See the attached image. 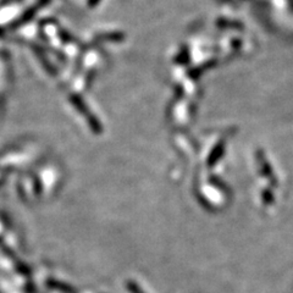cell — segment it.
<instances>
[{
    "instance_id": "cell-4",
    "label": "cell",
    "mask_w": 293,
    "mask_h": 293,
    "mask_svg": "<svg viewBox=\"0 0 293 293\" xmlns=\"http://www.w3.org/2000/svg\"><path fill=\"white\" fill-rule=\"evenodd\" d=\"M210 182H212L213 185H215V186H217L218 188H220L221 191H227V187H226V185H224V182L221 181V180H219L218 177H215V176H212V177H210Z\"/></svg>"
},
{
    "instance_id": "cell-1",
    "label": "cell",
    "mask_w": 293,
    "mask_h": 293,
    "mask_svg": "<svg viewBox=\"0 0 293 293\" xmlns=\"http://www.w3.org/2000/svg\"><path fill=\"white\" fill-rule=\"evenodd\" d=\"M258 161H259V165H260V170H262V174L264 175V177L270 181V183L274 187H276L277 186V180L276 177H275V174L272 173L270 165H269V162L266 161V159L264 158V155H263L262 153L258 154Z\"/></svg>"
},
{
    "instance_id": "cell-2",
    "label": "cell",
    "mask_w": 293,
    "mask_h": 293,
    "mask_svg": "<svg viewBox=\"0 0 293 293\" xmlns=\"http://www.w3.org/2000/svg\"><path fill=\"white\" fill-rule=\"evenodd\" d=\"M262 199H263V202H264V204H266V205H270V204L275 202V197H274V194H272V192L270 191V189H264V191H263Z\"/></svg>"
},
{
    "instance_id": "cell-3",
    "label": "cell",
    "mask_w": 293,
    "mask_h": 293,
    "mask_svg": "<svg viewBox=\"0 0 293 293\" xmlns=\"http://www.w3.org/2000/svg\"><path fill=\"white\" fill-rule=\"evenodd\" d=\"M126 287H127V289H129V291L131 292V293H144L143 289H142L141 287L138 286L137 283H136L135 281H132V280L126 281Z\"/></svg>"
}]
</instances>
